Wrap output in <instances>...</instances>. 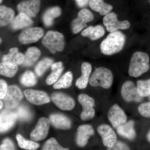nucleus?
Here are the masks:
<instances>
[{"label":"nucleus","instance_id":"1","mask_svg":"<svg viewBox=\"0 0 150 150\" xmlns=\"http://www.w3.org/2000/svg\"><path fill=\"white\" fill-rule=\"evenodd\" d=\"M125 42V35L121 31L110 33L101 42L100 51L102 54L107 56L117 54L123 49Z\"/></svg>","mask_w":150,"mask_h":150},{"label":"nucleus","instance_id":"2","mask_svg":"<svg viewBox=\"0 0 150 150\" xmlns=\"http://www.w3.org/2000/svg\"><path fill=\"white\" fill-rule=\"evenodd\" d=\"M149 62V56L147 53L140 51L135 52L129 64V75L137 78L147 72L150 69Z\"/></svg>","mask_w":150,"mask_h":150},{"label":"nucleus","instance_id":"3","mask_svg":"<svg viewBox=\"0 0 150 150\" xmlns=\"http://www.w3.org/2000/svg\"><path fill=\"white\" fill-rule=\"evenodd\" d=\"M113 74L109 69L99 67L95 70L89 79V84L92 86H100L108 89L112 86Z\"/></svg>","mask_w":150,"mask_h":150},{"label":"nucleus","instance_id":"4","mask_svg":"<svg viewBox=\"0 0 150 150\" xmlns=\"http://www.w3.org/2000/svg\"><path fill=\"white\" fill-rule=\"evenodd\" d=\"M42 43L52 54L57 51H62L64 47V37L62 33L50 30L46 33Z\"/></svg>","mask_w":150,"mask_h":150},{"label":"nucleus","instance_id":"5","mask_svg":"<svg viewBox=\"0 0 150 150\" xmlns=\"http://www.w3.org/2000/svg\"><path fill=\"white\" fill-rule=\"evenodd\" d=\"M103 24L108 32L118 31L119 29L126 30L130 27V22L127 20L119 21L118 16L114 12H110L105 16L103 19Z\"/></svg>","mask_w":150,"mask_h":150},{"label":"nucleus","instance_id":"6","mask_svg":"<svg viewBox=\"0 0 150 150\" xmlns=\"http://www.w3.org/2000/svg\"><path fill=\"white\" fill-rule=\"evenodd\" d=\"M23 96L22 93L17 86H10L5 96L2 99L5 107L11 110L17 107Z\"/></svg>","mask_w":150,"mask_h":150},{"label":"nucleus","instance_id":"7","mask_svg":"<svg viewBox=\"0 0 150 150\" xmlns=\"http://www.w3.org/2000/svg\"><path fill=\"white\" fill-rule=\"evenodd\" d=\"M78 99L83 108L80 116L81 119L86 121L93 118L95 114L93 108L95 105L93 98L85 94H81L78 96Z\"/></svg>","mask_w":150,"mask_h":150},{"label":"nucleus","instance_id":"8","mask_svg":"<svg viewBox=\"0 0 150 150\" xmlns=\"http://www.w3.org/2000/svg\"><path fill=\"white\" fill-rule=\"evenodd\" d=\"M94 16L91 12L87 9L81 10L78 14V16L72 22V31L74 34L80 32L84 28L87 26V23L93 20Z\"/></svg>","mask_w":150,"mask_h":150},{"label":"nucleus","instance_id":"9","mask_svg":"<svg viewBox=\"0 0 150 150\" xmlns=\"http://www.w3.org/2000/svg\"><path fill=\"white\" fill-rule=\"evenodd\" d=\"M121 95L124 100L127 102H140L143 99V97L138 93L137 87L130 81H126L123 84L121 89Z\"/></svg>","mask_w":150,"mask_h":150},{"label":"nucleus","instance_id":"10","mask_svg":"<svg viewBox=\"0 0 150 150\" xmlns=\"http://www.w3.org/2000/svg\"><path fill=\"white\" fill-rule=\"evenodd\" d=\"M44 30L40 27L27 28L20 34L18 40L22 44H28L35 43L43 36Z\"/></svg>","mask_w":150,"mask_h":150},{"label":"nucleus","instance_id":"11","mask_svg":"<svg viewBox=\"0 0 150 150\" xmlns=\"http://www.w3.org/2000/svg\"><path fill=\"white\" fill-rule=\"evenodd\" d=\"M108 118L115 128L126 123L127 120L126 113L117 104L113 105L110 108L108 112Z\"/></svg>","mask_w":150,"mask_h":150},{"label":"nucleus","instance_id":"12","mask_svg":"<svg viewBox=\"0 0 150 150\" xmlns=\"http://www.w3.org/2000/svg\"><path fill=\"white\" fill-rule=\"evenodd\" d=\"M40 4V0H23L19 3L17 8L19 13L25 14L31 18L38 13Z\"/></svg>","mask_w":150,"mask_h":150},{"label":"nucleus","instance_id":"13","mask_svg":"<svg viewBox=\"0 0 150 150\" xmlns=\"http://www.w3.org/2000/svg\"><path fill=\"white\" fill-rule=\"evenodd\" d=\"M50 120L45 117L40 118L30 137L33 141L38 142L44 139L48 135L50 126Z\"/></svg>","mask_w":150,"mask_h":150},{"label":"nucleus","instance_id":"14","mask_svg":"<svg viewBox=\"0 0 150 150\" xmlns=\"http://www.w3.org/2000/svg\"><path fill=\"white\" fill-rule=\"evenodd\" d=\"M97 131L101 137L103 143L105 147H111L117 142L116 134L109 125L101 124L98 127Z\"/></svg>","mask_w":150,"mask_h":150},{"label":"nucleus","instance_id":"15","mask_svg":"<svg viewBox=\"0 0 150 150\" xmlns=\"http://www.w3.org/2000/svg\"><path fill=\"white\" fill-rule=\"evenodd\" d=\"M51 99L54 104L62 110H70L75 107L74 99L65 94L54 93L51 95Z\"/></svg>","mask_w":150,"mask_h":150},{"label":"nucleus","instance_id":"16","mask_svg":"<svg viewBox=\"0 0 150 150\" xmlns=\"http://www.w3.org/2000/svg\"><path fill=\"white\" fill-rule=\"evenodd\" d=\"M24 94L28 101L36 105H41L50 101L47 94L41 91L27 89L24 91Z\"/></svg>","mask_w":150,"mask_h":150},{"label":"nucleus","instance_id":"17","mask_svg":"<svg viewBox=\"0 0 150 150\" xmlns=\"http://www.w3.org/2000/svg\"><path fill=\"white\" fill-rule=\"evenodd\" d=\"M94 134V131L91 125H82L79 126L76 135V142L77 145L81 147L86 146L91 136Z\"/></svg>","mask_w":150,"mask_h":150},{"label":"nucleus","instance_id":"18","mask_svg":"<svg viewBox=\"0 0 150 150\" xmlns=\"http://www.w3.org/2000/svg\"><path fill=\"white\" fill-rule=\"evenodd\" d=\"M17 118L14 111L10 109L4 110L0 116V131L1 133L6 132L11 129L15 123Z\"/></svg>","mask_w":150,"mask_h":150},{"label":"nucleus","instance_id":"19","mask_svg":"<svg viewBox=\"0 0 150 150\" xmlns=\"http://www.w3.org/2000/svg\"><path fill=\"white\" fill-rule=\"evenodd\" d=\"M49 120L51 124L57 129L67 130L70 129L71 126L70 119L62 114H52L50 115Z\"/></svg>","mask_w":150,"mask_h":150},{"label":"nucleus","instance_id":"20","mask_svg":"<svg viewBox=\"0 0 150 150\" xmlns=\"http://www.w3.org/2000/svg\"><path fill=\"white\" fill-rule=\"evenodd\" d=\"M134 124V121L132 120L126 122L116 128L117 133L128 139L134 140L136 137Z\"/></svg>","mask_w":150,"mask_h":150},{"label":"nucleus","instance_id":"21","mask_svg":"<svg viewBox=\"0 0 150 150\" xmlns=\"http://www.w3.org/2000/svg\"><path fill=\"white\" fill-rule=\"evenodd\" d=\"M25 59V55L22 53H19L18 49L16 47L11 48L9 53L3 56L2 62H7L16 65L23 64Z\"/></svg>","mask_w":150,"mask_h":150},{"label":"nucleus","instance_id":"22","mask_svg":"<svg viewBox=\"0 0 150 150\" xmlns=\"http://www.w3.org/2000/svg\"><path fill=\"white\" fill-rule=\"evenodd\" d=\"M81 69L82 75L77 80L76 85L79 88L84 89L86 87L88 83L89 77L92 70L91 65L87 62H84L81 65Z\"/></svg>","mask_w":150,"mask_h":150},{"label":"nucleus","instance_id":"23","mask_svg":"<svg viewBox=\"0 0 150 150\" xmlns=\"http://www.w3.org/2000/svg\"><path fill=\"white\" fill-rule=\"evenodd\" d=\"M33 24V21L30 17L25 14L19 13L12 22L11 26L13 29L18 30L29 27Z\"/></svg>","mask_w":150,"mask_h":150},{"label":"nucleus","instance_id":"24","mask_svg":"<svg viewBox=\"0 0 150 150\" xmlns=\"http://www.w3.org/2000/svg\"><path fill=\"white\" fill-rule=\"evenodd\" d=\"M89 5L91 9L102 16L109 13L113 8L112 5L105 3L103 0H90Z\"/></svg>","mask_w":150,"mask_h":150},{"label":"nucleus","instance_id":"25","mask_svg":"<svg viewBox=\"0 0 150 150\" xmlns=\"http://www.w3.org/2000/svg\"><path fill=\"white\" fill-rule=\"evenodd\" d=\"M104 34V28L100 25L95 26H89L81 33L83 36L89 38L92 40L99 39L103 36Z\"/></svg>","mask_w":150,"mask_h":150},{"label":"nucleus","instance_id":"26","mask_svg":"<svg viewBox=\"0 0 150 150\" xmlns=\"http://www.w3.org/2000/svg\"><path fill=\"white\" fill-rule=\"evenodd\" d=\"M40 54L41 52L40 50L36 47L28 48L25 54L24 61L22 64L25 67L32 66L39 59Z\"/></svg>","mask_w":150,"mask_h":150},{"label":"nucleus","instance_id":"27","mask_svg":"<svg viewBox=\"0 0 150 150\" xmlns=\"http://www.w3.org/2000/svg\"><path fill=\"white\" fill-rule=\"evenodd\" d=\"M14 11L12 9L5 6H0V24L1 26H6L11 23L14 18Z\"/></svg>","mask_w":150,"mask_h":150},{"label":"nucleus","instance_id":"28","mask_svg":"<svg viewBox=\"0 0 150 150\" xmlns=\"http://www.w3.org/2000/svg\"><path fill=\"white\" fill-rule=\"evenodd\" d=\"M62 11L59 7L55 6L47 10L43 14V20L46 26H50L53 23L54 18L60 16Z\"/></svg>","mask_w":150,"mask_h":150},{"label":"nucleus","instance_id":"29","mask_svg":"<svg viewBox=\"0 0 150 150\" xmlns=\"http://www.w3.org/2000/svg\"><path fill=\"white\" fill-rule=\"evenodd\" d=\"M18 70L17 65L7 62H2L0 64L1 74L7 77H13Z\"/></svg>","mask_w":150,"mask_h":150},{"label":"nucleus","instance_id":"30","mask_svg":"<svg viewBox=\"0 0 150 150\" xmlns=\"http://www.w3.org/2000/svg\"><path fill=\"white\" fill-rule=\"evenodd\" d=\"M73 74L71 72H67L63 76L57 81L54 85V88H68L72 85Z\"/></svg>","mask_w":150,"mask_h":150},{"label":"nucleus","instance_id":"31","mask_svg":"<svg viewBox=\"0 0 150 150\" xmlns=\"http://www.w3.org/2000/svg\"><path fill=\"white\" fill-rule=\"evenodd\" d=\"M18 144L20 148L26 150H36L40 146L39 144L31 141L25 139L20 134L16 136Z\"/></svg>","mask_w":150,"mask_h":150},{"label":"nucleus","instance_id":"32","mask_svg":"<svg viewBox=\"0 0 150 150\" xmlns=\"http://www.w3.org/2000/svg\"><path fill=\"white\" fill-rule=\"evenodd\" d=\"M14 112L16 114L17 118L20 121H28L32 117V114L29 108L24 105L18 106Z\"/></svg>","mask_w":150,"mask_h":150},{"label":"nucleus","instance_id":"33","mask_svg":"<svg viewBox=\"0 0 150 150\" xmlns=\"http://www.w3.org/2000/svg\"><path fill=\"white\" fill-rule=\"evenodd\" d=\"M20 82L22 84L25 86H33L36 84L37 79L34 73L31 71H27L21 77Z\"/></svg>","mask_w":150,"mask_h":150},{"label":"nucleus","instance_id":"34","mask_svg":"<svg viewBox=\"0 0 150 150\" xmlns=\"http://www.w3.org/2000/svg\"><path fill=\"white\" fill-rule=\"evenodd\" d=\"M138 93L142 97L150 96V79L146 80H139L137 82Z\"/></svg>","mask_w":150,"mask_h":150},{"label":"nucleus","instance_id":"35","mask_svg":"<svg viewBox=\"0 0 150 150\" xmlns=\"http://www.w3.org/2000/svg\"><path fill=\"white\" fill-rule=\"evenodd\" d=\"M54 61L49 58H45L40 61L35 68V72L38 76H41L47 69L53 64Z\"/></svg>","mask_w":150,"mask_h":150},{"label":"nucleus","instance_id":"36","mask_svg":"<svg viewBox=\"0 0 150 150\" xmlns=\"http://www.w3.org/2000/svg\"><path fill=\"white\" fill-rule=\"evenodd\" d=\"M42 150H69V149L63 147L55 138H51L45 142Z\"/></svg>","mask_w":150,"mask_h":150},{"label":"nucleus","instance_id":"37","mask_svg":"<svg viewBox=\"0 0 150 150\" xmlns=\"http://www.w3.org/2000/svg\"><path fill=\"white\" fill-rule=\"evenodd\" d=\"M64 68L59 69L52 70V72L48 76L46 80V83L48 85L53 84L58 81V79L63 72Z\"/></svg>","mask_w":150,"mask_h":150},{"label":"nucleus","instance_id":"38","mask_svg":"<svg viewBox=\"0 0 150 150\" xmlns=\"http://www.w3.org/2000/svg\"><path fill=\"white\" fill-rule=\"evenodd\" d=\"M138 111L144 117L150 118V102L144 103L140 104L138 107Z\"/></svg>","mask_w":150,"mask_h":150},{"label":"nucleus","instance_id":"39","mask_svg":"<svg viewBox=\"0 0 150 150\" xmlns=\"http://www.w3.org/2000/svg\"><path fill=\"white\" fill-rule=\"evenodd\" d=\"M0 150H15L14 144L8 138L5 139L0 146Z\"/></svg>","mask_w":150,"mask_h":150},{"label":"nucleus","instance_id":"40","mask_svg":"<svg viewBox=\"0 0 150 150\" xmlns=\"http://www.w3.org/2000/svg\"><path fill=\"white\" fill-rule=\"evenodd\" d=\"M107 150H131L129 147L125 143L118 141L111 147L108 148Z\"/></svg>","mask_w":150,"mask_h":150},{"label":"nucleus","instance_id":"41","mask_svg":"<svg viewBox=\"0 0 150 150\" xmlns=\"http://www.w3.org/2000/svg\"><path fill=\"white\" fill-rule=\"evenodd\" d=\"M8 87L7 83L4 80H0V98L3 99L7 92Z\"/></svg>","mask_w":150,"mask_h":150},{"label":"nucleus","instance_id":"42","mask_svg":"<svg viewBox=\"0 0 150 150\" xmlns=\"http://www.w3.org/2000/svg\"><path fill=\"white\" fill-rule=\"evenodd\" d=\"M77 5L79 7H83L87 4L90 0H75Z\"/></svg>","mask_w":150,"mask_h":150},{"label":"nucleus","instance_id":"43","mask_svg":"<svg viewBox=\"0 0 150 150\" xmlns=\"http://www.w3.org/2000/svg\"><path fill=\"white\" fill-rule=\"evenodd\" d=\"M63 67V64L61 62L54 63L51 66V70H52L59 69H61Z\"/></svg>","mask_w":150,"mask_h":150},{"label":"nucleus","instance_id":"44","mask_svg":"<svg viewBox=\"0 0 150 150\" xmlns=\"http://www.w3.org/2000/svg\"><path fill=\"white\" fill-rule=\"evenodd\" d=\"M146 138L148 142L150 143V129L148 132L147 134Z\"/></svg>","mask_w":150,"mask_h":150},{"label":"nucleus","instance_id":"45","mask_svg":"<svg viewBox=\"0 0 150 150\" xmlns=\"http://www.w3.org/2000/svg\"><path fill=\"white\" fill-rule=\"evenodd\" d=\"M0 105H1V106H0V108H1V109L4 105V103H3L2 100H1V101H0Z\"/></svg>","mask_w":150,"mask_h":150},{"label":"nucleus","instance_id":"46","mask_svg":"<svg viewBox=\"0 0 150 150\" xmlns=\"http://www.w3.org/2000/svg\"><path fill=\"white\" fill-rule=\"evenodd\" d=\"M3 0H0V3H1L2 1Z\"/></svg>","mask_w":150,"mask_h":150},{"label":"nucleus","instance_id":"47","mask_svg":"<svg viewBox=\"0 0 150 150\" xmlns=\"http://www.w3.org/2000/svg\"><path fill=\"white\" fill-rule=\"evenodd\" d=\"M2 39L1 38V43Z\"/></svg>","mask_w":150,"mask_h":150},{"label":"nucleus","instance_id":"48","mask_svg":"<svg viewBox=\"0 0 150 150\" xmlns=\"http://www.w3.org/2000/svg\"><path fill=\"white\" fill-rule=\"evenodd\" d=\"M149 98H150V96H149Z\"/></svg>","mask_w":150,"mask_h":150}]
</instances>
